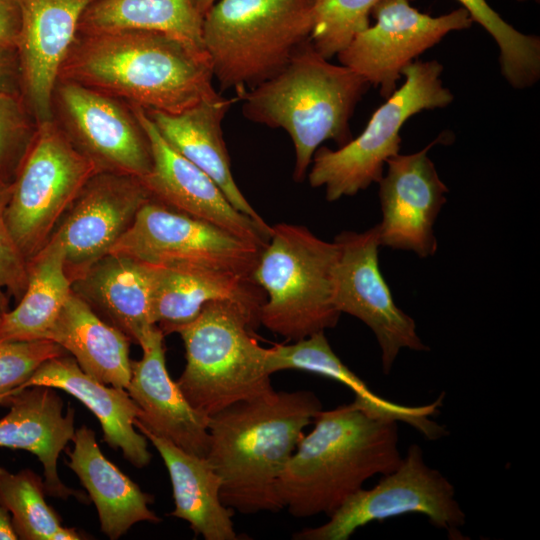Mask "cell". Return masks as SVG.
Wrapping results in <instances>:
<instances>
[{"label":"cell","instance_id":"obj_19","mask_svg":"<svg viewBox=\"0 0 540 540\" xmlns=\"http://www.w3.org/2000/svg\"><path fill=\"white\" fill-rule=\"evenodd\" d=\"M164 337L156 326L141 346L142 358L131 362L126 390L140 410L134 426H141L186 452L206 457L210 444L209 418L190 405L171 379Z\"/></svg>","mask_w":540,"mask_h":540},{"label":"cell","instance_id":"obj_34","mask_svg":"<svg viewBox=\"0 0 540 540\" xmlns=\"http://www.w3.org/2000/svg\"><path fill=\"white\" fill-rule=\"evenodd\" d=\"M22 95L0 91V183L11 184L34 133Z\"/></svg>","mask_w":540,"mask_h":540},{"label":"cell","instance_id":"obj_28","mask_svg":"<svg viewBox=\"0 0 540 540\" xmlns=\"http://www.w3.org/2000/svg\"><path fill=\"white\" fill-rule=\"evenodd\" d=\"M46 339L60 345L86 374L105 385L126 389L131 377L130 339L73 291Z\"/></svg>","mask_w":540,"mask_h":540},{"label":"cell","instance_id":"obj_37","mask_svg":"<svg viewBox=\"0 0 540 540\" xmlns=\"http://www.w3.org/2000/svg\"><path fill=\"white\" fill-rule=\"evenodd\" d=\"M21 14L17 0H0V45L16 49Z\"/></svg>","mask_w":540,"mask_h":540},{"label":"cell","instance_id":"obj_30","mask_svg":"<svg viewBox=\"0 0 540 540\" xmlns=\"http://www.w3.org/2000/svg\"><path fill=\"white\" fill-rule=\"evenodd\" d=\"M202 23L191 0H95L83 13L78 33L152 31L205 51Z\"/></svg>","mask_w":540,"mask_h":540},{"label":"cell","instance_id":"obj_2","mask_svg":"<svg viewBox=\"0 0 540 540\" xmlns=\"http://www.w3.org/2000/svg\"><path fill=\"white\" fill-rule=\"evenodd\" d=\"M321 410L312 391L273 390L211 416L206 458L221 479L222 503L241 514L284 509L277 481Z\"/></svg>","mask_w":540,"mask_h":540},{"label":"cell","instance_id":"obj_12","mask_svg":"<svg viewBox=\"0 0 540 540\" xmlns=\"http://www.w3.org/2000/svg\"><path fill=\"white\" fill-rule=\"evenodd\" d=\"M333 302L340 313L352 315L374 333L381 349L382 371L388 375L399 352L427 351L413 318L395 304L381 274L377 226L363 232L342 231L335 238Z\"/></svg>","mask_w":540,"mask_h":540},{"label":"cell","instance_id":"obj_5","mask_svg":"<svg viewBox=\"0 0 540 540\" xmlns=\"http://www.w3.org/2000/svg\"><path fill=\"white\" fill-rule=\"evenodd\" d=\"M315 0H218L203 17L213 78L237 93L278 74L308 41Z\"/></svg>","mask_w":540,"mask_h":540},{"label":"cell","instance_id":"obj_11","mask_svg":"<svg viewBox=\"0 0 540 540\" xmlns=\"http://www.w3.org/2000/svg\"><path fill=\"white\" fill-rule=\"evenodd\" d=\"M261 248L153 198L109 253L161 267H194L252 275Z\"/></svg>","mask_w":540,"mask_h":540},{"label":"cell","instance_id":"obj_39","mask_svg":"<svg viewBox=\"0 0 540 540\" xmlns=\"http://www.w3.org/2000/svg\"><path fill=\"white\" fill-rule=\"evenodd\" d=\"M11 515L9 511L0 503V540H17Z\"/></svg>","mask_w":540,"mask_h":540},{"label":"cell","instance_id":"obj_42","mask_svg":"<svg viewBox=\"0 0 540 540\" xmlns=\"http://www.w3.org/2000/svg\"><path fill=\"white\" fill-rule=\"evenodd\" d=\"M517 1H519V2H525V1H535V2L539 3V1H540V0H517Z\"/></svg>","mask_w":540,"mask_h":540},{"label":"cell","instance_id":"obj_23","mask_svg":"<svg viewBox=\"0 0 540 540\" xmlns=\"http://www.w3.org/2000/svg\"><path fill=\"white\" fill-rule=\"evenodd\" d=\"M236 100L218 93L178 113L146 112L162 138L210 176L238 211L265 223L235 182L223 138V119Z\"/></svg>","mask_w":540,"mask_h":540},{"label":"cell","instance_id":"obj_36","mask_svg":"<svg viewBox=\"0 0 540 540\" xmlns=\"http://www.w3.org/2000/svg\"><path fill=\"white\" fill-rule=\"evenodd\" d=\"M10 185L0 183V312L9 310L10 299L16 303L24 294L27 281V259L18 247L7 222L6 208Z\"/></svg>","mask_w":540,"mask_h":540},{"label":"cell","instance_id":"obj_3","mask_svg":"<svg viewBox=\"0 0 540 540\" xmlns=\"http://www.w3.org/2000/svg\"><path fill=\"white\" fill-rule=\"evenodd\" d=\"M277 481V494L298 518L330 516L376 474L398 467L396 421L373 417L354 401L321 410Z\"/></svg>","mask_w":540,"mask_h":540},{"label":"cell","instance_id":"obj_7","mask_svg":"<svg viewBox=\"0 0 540 540\" xmlns=\"http://www.w3.org/2000/svg\"><path fill=\"white\" fill-rule=\"evenodd\" d=\"M337 257L334 241L305 226H272L252 273L266 296L260 324L291 341L334 328L341 315L333 302Z\"/></svg>","mask_w":540,"mask_h":540},{"label":"cell","instance_id":"obj_20","mask_svg":"<svg viewBox=\"0 0 540 540\" xmlns=\"http://www.w3.org/2000/svg\"><path fill=\"white\" fill-rule=\"evenodd\" d=\"M152 266V265H151ZM266 296L252 275L194 267L152 266V320L166 336L192 322L214 301H228L260 324Z\"/></svg>","mask_w":540,"mask_h":540},{"label":"cell","instance_id":"obj_26","mask_svg":"<svg viewBox=\"0 0 540 540\" xmlns=\"http://www.w3.org/2000/svg\"><path fill=\"white\" fill-rule=\"evenodd\" d=\"M72 442L67 465L87 490L108 538L119 539L139 522L161 521L149 508L153 497L105 457L93 430L82 425L75 429Z\"/></svg>","mask_w":540,"mask_h":540},{"label":"cell","instance_id":"obj_17","mask_svg":"<svg viewBox=\"0 0 540 540\" xmlns=\"http://www.w3.org/2000/svg\"><path fill=\"white\" fill-rule=\"evenodd\" d=\"M439 142L441 137L418 152L398 153L387 160V172L378 182L380 246L410 250L422 258L435 254L434 223L446 203L448 188L427 153Z\"/></svg>","mask_w":540,"mask_h":540},{"label":"cell","instance_id":"obj_15","mask_svg":"<svg viewBox=\"0 0 540 540\" xmlns=\"http://www.w3.org/2000/svg\"><path fill=\"white\" fill-rule=\"evenodd\" d=\"M150 199L137 177L97 172L86 182L50 236L63 247L71 283L110 252Z\"/></svg>","mask_w":540,"mask_h":540},{"label":"cell","instance_id":"obj_25","mask_svg":"<svg viewBox=\"0 0 540 540\" xmlns=\"http://www.w3.org/2000/svg\"><path fill=\"white\" fill-rule=\"evenodd\" d=\"M266 369L270 375L282 370H301L340 382L350 388L354 402L369 415L390 421L404 422L427 439L440 436L443 427L430 416L438 412L441 401L424 406H404L386 400L350 370L331 348L324 332H318L293 344H276L268 348Z\"/></svg>","mask_w":540,"mask_h":540},{"label":"cell","instance_id":"obj_14","mask_svg":"<svg viewBox=\"0 0 540 540\" xmlns=\"http://www.w3.org/2000/svg\"><path fill=\"white\" fill-rule=\"evenodd\" d=\"M60 125L98 172L142 178L152 167L149 139L129 104L59 80L53 98Z\"/></svg>","mask_w":540,"mask_h":540},{"label":"cell","instance_id":"obj_32","mask_svg":"<svg viewBox=\"0 0 540 540\" xmlns=\"http://www.w3.org/2000/svg\"><path fill=\"white\" fill-rule=\"evenodd\" d=\"M45 493L43 480L32 470L12 473L0 465V503L9 511L18 539L52 540L63 527Z\"/></svg>","mask_w":540,"mask_h":540},{"label":"cell","instance_id":"obj_8","mask_svg":"<svg viewBox=\"0 0 540 540\" xmlns=\"http://www.w3.org/2000/svg\"><path fill=\"white\" fill-rule=\"evenodd\" d=\"M442 72L436 60L406 66L404 83L375 110L358 137L336 150L318 147L308 173L310 186L324 187L326 199L336 201L378 183L384 164L400 151L404 123L421 111L444 108L453 101V94L443 86Z\"/></svg>","mask_w":540,"mask_h":540},{"label":"cell","instance_id":"obj_27","mask_svg":"<svg viewBox=\"0 0 540 540\" xmlns=\"http://www.w3.org/2000/svg\"><path fill=\"white\" fill-rule=\"evenodd\" d=\"M160 454L170 476L175 509L171 516L185 520L205 540H237L233 510L220 498L221 479L206 457L197 456L135 426Z\"/></svg>","mask_w":540,"mask_h":540},{"label":"cell","instance_id":"obj_21","mask_svg":"<svg viewBox=\"0 0 540 540\" xmlns=\"http://www.w3.org/2000/svg\"><path fill=\"white\" fill-rule=\"evenodd\" d=\"M3 404L9 412L0 419V448L28 451L43 467L45 492L67 499L85 496L67 487L57 470L58 458L75 433L74 409L64 412V404L56 389L33 386L9 396Z\"/></svg>","mask_w":540,"mask_h":540},{"label":"cell","instance_id":"obj_38","mask_svg":"<svg viewBox=\"0 0 540 540\" xmlns=\"http://www.w3.org/2000/svg\"><path fill=\"white\" fill-rule=\"evenodd\" d=\"M0 91L21 95L16 49L2 45H0Z\"/></svg>","mask_w":540,"mask_h":540},{"label":"cell","instance_id":"obj_9","mask_svg":"<svg viewBox=\"0 0 540 540\" xmlns=\"http://www.w3.org/2000/svg\"><path fill=\"white\" fill-rule=\"evenodd\" d=\"M97 172L56 120L36 123L11 182L6 208L10 231L27 261L47 243Z\"/></svg>","mask_w":540,"mask_h":540},{"label":"cell","instance_id":"obj_13","mask_svg":"<svg viewBox=\"0 0 540 540\" xmlns=\"http://www.w3.org/2000/svg\"><path fill=\"white\" fill-rule=\"evenodd\" d=\"M410 0H380L372 10L375 18L337 57L370 86L379 87L387 99L396 89L403 69L448 33L468 29L474 23L460 7L441 16H430L410 5Z\"/></svg>","mask_w":540,"mask_h":540},{"label":"cell","instance_id":"obj_1","mask_svg":"<svg viewBox=\"0 0 540 540\" xmlns=\"http://www.w3.org/2000/svg\"><path fill=\"white\" fill-rule=\"evenodd\" d=\"M213 79L205 51L152 31L78 33L59 75L129 105L166 113L217 95Z\"/></svg>","mask_w":540,"mask_h":540},{"label":"cell","instance_id":"obj_6","mask_svg":"<svg viewBox=\"0 0 540 540\" xmlns=\"http://www.w3.org/2000/svg\"><path fill=\"white\" fill-rule=\"evenodd\" d=\"M259 325L240 306L214 301L177 331L186 365L176 383L202 415L210 418L236 402L274 390L266 369L268 348L253 335Z\"/></svg>","mask_w":540,"mask_h":540},{"label":"cell","instance_id":"obj_10","mask_svg":"<svg viewBox=\"0 0 540 540\" xmlns=\"http://www.w3.org/2000/svg\"><path fill=\"white\" fill-rule=\"evenodd\" d=\"M425 515L436 528L459 535L466 516L455 498L453 484L424 459L418 444L392 472L384 474L370 489L351 494L329 517L313 528L293 535L298 540H347L360 527L404 514Z\"/></svg>","mask_w":540,"mask_h":540},{"label":"cell","instance_id":"obj_35","mask_svg":"<svg viewBox=\"0 0 540 540\" xmlns=\"http://www.w3.org/2000/svg\"><path fill=\"white\" fill-rule=\"evenodd\" d=\"M68 354L51 340H0V404L45 361Z\"/></svg>","mask_w":540,"mask_h":540},{"label":"cell","instance_id":"obj_33","mask_svg":"<svg viewBox=\"0 0 540 540\" xmlns=\"http://www.w3.org/2000/svg\"><path fill=\"white\" fill-rule=\"evenodd\" d=\"M380 0H315L310 44L324 58L343 51L370 26L373 8Z\"/></svg>","mask_w":540,"mask_h":540},{"label":"cell","instance_id":"obj_43","mask_svg":"<svg viewBox=\"0 0 540 540\" xmlns=\"http://www.w3.org/2000/svg\"><path fill=\"white\" fill-rule=\"evenodd\" d=\"M1 314H2V313L0 312V318H1Z\"/></svg>","mask_w":540,"mask_h":540},{"label":"cell","instance_id":"obj_41","mask_svg":"<svg viewBox=\"0 0 540 540\" xmlns=\"http://www.w3.org/2000/svg\"><path fill=\"white\" fill-rule=\"evenodd\" d=\"M217 1L218 0H191L194 8L202 17L205 16V14Z\"/></svg>","mask_w":540,"mask_h":540},{"label":"cell","instance_id":"obj_22","mask_svg":"<svg viewBox=\"0 0 540 540\" xmlns=\"http://www.w3.org/2000/svg\"><path fill=\"white\" fill-rule=\"evenodd\" d=\"M33 386H48L72 395L98 419L103 439L112 449H120L124 458L137 468L150 463L152 454L147 438L134 426L140 410L126 389L99 382L86 374L71 355L65 354L42 363L1 404L9 396Z\"/></svg>","mask_w":540,"mask_h":540},{"label":"cell","instance_id":"obj_29","mask_svg":"<svg viewBox=\"0 0 540 540\" xmlns=\"http://www.w3.org/2000/svg\"><path fill=\"white\" fill-rule=\"evenodd\" d=\"M27 270L24 294L13 309L1 314L0 340L46 339L72 292L64 268V250L57 240L50 238L27 261Z\"/></svg>","mask_w":540,"mask_h":540},{"label":"cell","instance_id":"obj_40","mask_svg":"<svg viewBox=\"0 0 540 540\" xmlns=\"http://www.w3.org/2000/svg\"><path fill=\"white\" fill-rule=\"evenodd\" d=\"M85 538L75 528L62 527L52 537V540H79Z\"/></svg>","mask_w":540,"mask_h":540},{"label":"cell","instance_id":"obj_24","mask_svg":"<svg viewBox=\"0 0 540 540\" xmlns=\"http://www.w3.org/2000/svg\"><path fill=\"white\" fill-rule=\"evenodd\" d=\"M73 293L140 347L152 320V266L108 253L71 283Z\"/></svg>","mask_w":540,"mask_h":540},{"label":"cell","instance_id":"obj_16","mask_svg":"<svg viewBox=\"0 0 540 540\" xmlns=\"http://www.w3.org/2000/svg\"><path fill=\"white\" fill-rule=\"evenodd\" d=\"M130 107L151 146V170L139 178L151 198L214 224L262 249L271 236L272 226L238 211L210 176L162 138L146 110L135 105Z\"/></svg>","mask_w":540,"mask_h":540},{"label":"cell","instance_id":"obj_18","mask_svg":"<svg viewBox=\"0 0 540 540\" xmlns=\"http://www.w3.org/2000/svg\"><path fill=\"white\" fill-rule=\"evenodd\" d=\"M21 14L16 45L21 95L36 123L54 119L60 70L95 0H17Z\"/></svg>","mask_w":540,"mask_h":540},{"label":"cell","instance_id":"obj_31","mask_svg":"<svg viewBox=\"0 0 540 540\" xmlns=\"http://www.w3.org/2000/svg\"><path fill=\"white\" fill-rule=\"evenodd\" d=\"M457 1L498 45L501 73L506 81L516 89L536 84L540 78V38L518 31L486 0Z\"/></svg>","mask_w":540,"mask_h":540},{"label":"cell","instance_id":"obj_4","mask_svg":"<svg viewBox=\"0 0 540 540\" xmlns=\"http://www.w3.org/2000/svg\"><path fill=\"white\" fill-rule=\"evenodd\" d=\"M370 84L305 43L289 63L263 83L237 93L245 118L290 136L295 150L293 178L305 179L324 141L342 146L352 139L349 120Z\"/></svg>","mask_w":540,"mask_h":540}]
</instances>
